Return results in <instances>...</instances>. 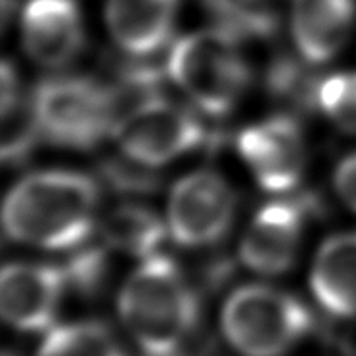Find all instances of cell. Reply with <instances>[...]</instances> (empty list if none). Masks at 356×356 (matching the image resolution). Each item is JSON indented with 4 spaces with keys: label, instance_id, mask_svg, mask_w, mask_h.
<instances>
[{
    "label": "cell",
    "instance_id": "obj_4",
    "mask_svg": "<svg viewBox=\"0 0 356 356\" xmlns=\"http://www.w3.org/2000/svg\"><path fill=\"white\" fill-rule=\"evenodd\" d=\"M309 327L307 307L270 286L240 287L222 309V332L243 356L286 355Z\"/></svg>",
    "mask_w": 356,
    "mask_h": 356
},
{
    "label": "cell",
    "instance_id": "obj_6",
    "mask_svg": "<svg viewBox=\"0 0 356 356\" xmlns=\"http://www.w3.org/2000/svg\"><path fill=\"white\" fill-rule=\"evenodd\" d=\"M113 136L132 161L157 167L200 146L203 127L192 111L175 102L147 98L117 119Z\"/></svg>",
    "mask_w": 356,
    "mask_h": 356
},
{
    "label": "cell",
    "instance_id": "obj_17",
    "mask_svg": "<svg viewBox=\"0 0 356 356\" xmlns=\"http://www.w3.org/2000/svg\"><path fill=\"white\" fill-rule=\"evenodd\" d=\"M37 356H127L108 325L75 322L48 333Z\"/></svg>",
    "mask_w": 356,
    "mask_h": 356
},
{
    "label": "cell",
    "instance_id": "obj_3",
    "mask_svg": "<svg viewBox=\"0 0 356 356\" xmlns=\"http://www.w3.org/2000/svg\"><path fill=\"white\" fill-rule=\"evenodd\" d=\"M169 73L188 98L211 115L236 106L249 83V67L228 29L188 35L170 50Z\"/></svg>",
    "mask_w": 356,
    "mask_h": 356
},
{
    "label": "cell",
    "instance_id": "obj_9",
    "mask_svg": "<svg viewBox=\"0 0 356 356\" xmlns=\"http://www.w3.org/2000/svg\"><path fill=\"white\" fill-rule=\"evenodd\" d=\"M67 272L48 264H8L0 280V310L12 327L42 332L54 322Z\"/></svg>",
    "mask_w": 356,
    "mask_h": 356
},
{
    "label": "cell",
    "instance_id": "obj_18",
    "mask_svg": "<svg viewBox=\"0 0 356 356\" xmlns=\"http://www.w3.org/2000/svg\"><path fill=\"white\" fill-rule=\"evenodd\" d=\"M230 33L270 35L278 27V0H207Z\"/></svg>",
    "mask_w": 356,
    "mask_h": 356
},
{
    "label": "cell",
    "instance_id": "obj_19",
    "mask_svg": "<svg viewBox=\"0 0 356 356\" xmlns=\"http://www.w3.org/2000/svg\"><path fill=\"white\" fill-rule=\"evenodd\" d=\"M318 102L339 129L356 134V71L325 79L318 88Z\"/></svg>",
    "mask_w": 356,
    "mask_h": 356
},
{
    "label": "cell",
    "instance_id": "obj_14",
    "mask_svg": "<svg viewBox=\"0 0 356 356\" xmlns=\"http://www.w3.org/2000/svg\"><path fill=\"white\" fill-rule=\"evenodd\" d=\"M310 286L327 312L356 316V232L335 236L320 248Z\"/></svg>",
    "mask_w": 356,
    "mask_h": 356
},
{
    "label": "cell",
    "instance_id": "obj_13",
    "mask_svg": "<svg viewBox=\"0 0 356 356\" xmlns=\"http://www.w3.org/2000/svg\"><path fill=\"white\" fill-rule=\"evenodd\" d=\"M178 0H108L109 31L131 54H152L167 42Z\"/></svg>",
    "mask_w": 356,
    "mask_h": 356
},
{
    "label": "cell",
    "instance_id": "obj_7",
    "mask_svg": "<svg viewBox=\"0 0 356 356\" xmlns=\"http://www.w3.org/2000/svg\"><path fill=\"white\" fill-rule=\"evenodd\" d=\"M234 217V195L213 172H194L170 192L167 225L180 245L200 248L222 238Z\"/></svg>",
    "mask_w": 356,
    "mask_h": 356
},
{
    "label": "cell",
    "instance_id": "obj_12",
    "mask_svg": "<svg viewBox=\"0 0 356 356\" xmlns=\"http://www.w3.org/2000/svg\"><path fill=\"white\" fill-rule=\"evenodd\" d=\"M355 0H293L291 29L297 48L309 62L332 60L355 25Z\"/></svg>",
    "mask_w": 356,
    "mask_h": 356
},
{
    "label": "cell",
    "instance_id": "obj_15",
    "mask_svg": "<svg viewBox=\"0 0 356 356\" xmlns=\"http://www.w3.org/2000/svg\"><path fill=\"white\" fill-rule=\"evenodd\" d=\"M102 236L109 248L147 259L155 255L165 240V226L152 211L138 205H123L111 211L104 220Z\"/></svg>",
    "mask_w": 356,
    "mask_h": 356
},
{
    "label": "cell",
    "instance_id": "obj_21",
    "mask_svg": "<svg viewBox=\"0 0 356 356\" xmlns=\"http://www.w3.org/2000/svg\"><path fill=\"white\" fill-rule=\"evenodd\" d=\"M4 356H16V355H10V353H6V355H4Z\"/></svg>",
    "mask_w": 356,
    "mask_h": 356
},
{
    "label": "cell",
    "instance_id": "obj_2",
    "mask_svg": "<svg viewBox=\"0 0 356 356\" xmlns=\"http://www.w3.org/2000/svg\"><path fill=\"white\" fill-rule=\"evenodd\" d=\"M119 314L132 339L147 356L184 348L197 322V297L177 264L147 257L119 295Z\"/></svg>",
    "mask_w": 356,
    "mask_h": 356
},
{
    "label": "cell",
    "instance_id": "obj_8",
    "mask_svg": "<svg viewBox=\"0 0 356 356\" xmlns=\"http://www.w3.org/2000/svg\"><path fill=\"white\" fill-rule=\"evenodd\" d=\"M238 149L257 182L268 192H286L301 180L307 149L299 124L289 117H272L245 129L238 138Z\"/></svg>",
    "mask_w": 356,
    "mask_h": 356
},
{
    "label": "cell",
    "instance_id": "obj_11",
    "mask_svg": "<svg viewBox=\"0 0 356 356\" xmlns=\"http://www.w3.org/2000/svg\"><path fill=\"white\" fill-rule=\"evenodd\" d=\"M27 54L40 65L62 67L83 44V22L73 0H31L22 17Z\"/></svg>",
    "mask_w": 356,
    "mask_h": 356
},
{
    "label": "cell",
    "instance_id": "obj_20",
    "mask_svg": "<svg viewBox=\"0 0 356 356\" xmlns=\"http://www.w3.org/2000/svg\"><path fill=\"white\" fill-rule=\"evenodd\" d=\"M335 188L341 200L356 211V154L348 155L335 170Z\"/></svg>",
    "mask_w": 356,
    "mask_h": 356
},
{
    "label": "cell",
    "instance_id": "obj_1",
    "mask_svg": "<svg viewBox=\"0 0 356 356\" xmlns=\"http://www.w3.org/2000/svg\"><path fill=\"white\" fill-rule=\"evenodd\" d=\"M100 190L81 172L48 170L24 178L4 203L12 240L42 249L81 245L92 230Z\"/></svg>",
    "mask_w": 356,
    "mask_h": 356
},
{
    "label": "cell",
    "instance_id": "obj_5",
    "mask_svg": "<svg viewBox=\"0 0 356 356\" xmlns=\"http://www.w3.org/2000/svg\"><path fill=\"white\" fill-rule=\"evenodd\" d=\"M40 132L58 146L88 149L115 129V96L88 77H52L33 94Z\"/></svg>",
    "mask_w": 356,
    "mask_h": 356
},
{
    "label": "cell",
    "instance_id": "obj_16",
    "mask_svg": "<svg viewBox=\"0 0 356 356\" xmlns=\"http://www.w3.org/2000/svg\"><path fill=\"white\" fill-rule=\"evenodd\" d=\"M2 159L6 163L24 161L39 136V121L33 102H25L17 92L16 77L6 63L2 70Z\"/></svg>",
    "mask_w": 356,
    "mask_h": 356
},
{
    "label": "cell",
    "instance_id": "obj_10",
    "mask_svg": "<svg viewBox=\"0 0 356 356\" xmlns=\"http://www.w3.org/2000/svg\"><path fill=\"white\" fill-rule=\"evenodd\" d=\"M305 226L301 205L291 202L268 203L257 213L243 234L240 257L259 274H284L295 263Z\"/></svg>",
    "mask_w": 356,
    "mask_h": 356
}]
</instances>
